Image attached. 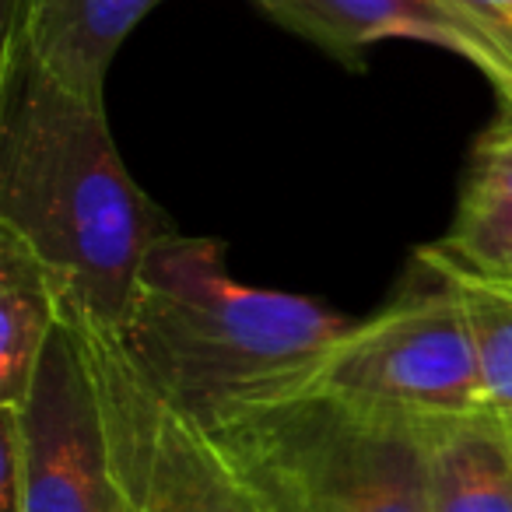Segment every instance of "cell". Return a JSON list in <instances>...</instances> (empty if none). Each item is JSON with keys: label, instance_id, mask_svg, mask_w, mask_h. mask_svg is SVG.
<instances>
[{"label": "cell", "instance_id": "13", "mask_svg": "<svg viewBox=\"0 0 512 512\" xmlns=\"http://www.w3.org/2000/svg\"><path fill=\"white\" fill-rule=\"evenodd\" d=\"M442 8L481 43L495 67V88L512 109V0H439Z\"/></svg>", "mask_w": 512, "mask_h": 512}, {"label": "cell", "instance_id": "7", "mask_svg": "<svg viewBox=\"0 0 512 512\" xmlns=\"http://www.w3.org/2000/svg\"><path fill=\"white\" fill-rule=\"evenodd\" d=\"M162 0H4V50L25 53L92 106H106V74L130 32Z\"/></svg>", "mask_w": 512, "mask_h": 512}, {"label": "cell", "instance_id": "1", "mask_svg": "<svg viewBox=\"0 0 512 512\" xmlns=\"http://www.w3.org/2000/svg\"><path fill=\"white\" fill-rule=\"evenodd\" d=\"M0 225L50 267L64 316L123 334L148 249L169 232L130 179L106 106L32 57H0Z\"/></svg>", "mask_w": 512, "mask_h": 512}, {"label": "cell", "instance_id": "5", "mask_svg": "<svg viewBox=\"0 0 512 512\" xmlns=\"http://www.w3.org/2000/svg\"><path fill=\"white\" fill-rule=\"evenodd\" d=\"M74 323L95 351L134 512H271L232 446L176 411L148 383L120 334Z\"/></svg>", "mask_w": 512, "mask_h": 512}, {"label": "cell", "instance_id": "9", "mask_svg": "<svg viewBox=\"0 0 512 512\" xmlns=\"http://www.w3.org/2000/svg\"><path fill=\"white\" fill-rule=\"evenodd\" d=\"M425 249L481 278H512V109L481 134L453 228Z\"/></svg>", "mask_w": 512, "mask_h": 512}, {"label": "cell", "instance_id": "12", "mask_svg": "<svg viewBox=\"0 0 512 512\" xmlns=\"http://www.w3.org/2000/svg\"><path fill=\"white\" fill-rule=\"evenodd\" d=\"M418 260L432 274H439L460 299L470 337H474L484 404L491 414L512 425V288L495 278H481V274L446 264L428 249H421Z\"/></svg>", "mask_w": 512, "mask_h": 512}, {"label": "cell", "instance_id": "8", "mask_svg": "<svg viewBox=\"0 0 512 512\" xmlns=\"http://www.w3.org/2000/svg\"><path fill=\"white\" fill-rule=\"evenodd\" d=\"M253 4H260L288 32L320 46L348 67H358V57L376 43L411 39L456 53L488 81H495L488 53L439 0H253Z\"/></svg>", "mask_w": 512, "mask_h": 512}, {"label": "cell", "instance_id": "2", "mask_svg": "<svg viewBox=\"0 0 512 512\" xmlns=\"http://www.w3.org/2000/svg\"><path fill=\"white\" fill-rule=\"evenodd\" d=\"M351 327L313 299L242 285L221 242L169 228L144 256L120 337L176 411L221 435L302 397Z\"/></svg>", "mask_w": 512, "mask_h": 512}, {"label": "cell", "instance_id": "4", "mask_svg": "<svg viewBox=\"0 0 512 512\" xmlns=\"http://www.w3.org/2000/svg\"><path fill=\"white\" fill-rule=\"evenodd\" d=\"M432 278L435 288L355 320L306 393L418 428L488 411L463 306L439 274Z\"/></svg>", "mask_w": 512, "mask_h": 512}, {"label": "cell", "instance_id": "11", "mask_svg": "<svg viewBox=\"0 0 512 512\" xmlns=\"http://www.w3.org/2000/svg\"><path fill=\"white\" fill-rule=\"evenodd\" d=\"M432 512H512V428L498 414L425 428Z\"/></svg>", "mask_w": 512, "mask_h": 512}, {"label": "cell", "instance_id": "6", "mask_svg": "<svg viewBox=\"0 0 512 512\" xmlns=\"http://www.w3.org/2000/svg\"><path fill=\"white\" fill-rule=\"evenodd\" d=\"M15 407L25 512H134L95 351L74 320L64 316Z\"/></svg>", "mask_w": 512, "mask_h": 512}, {"label": "cell", "instance_id": "16", "mask_svg": "<svg viewBox=\"0 0 512 512\" xmlns=\"http://www.w3.org/2000/svg\"><path fill=\"white\" fill-rule=\"evenodd\" d=\"M505 425H509V421H505ZM509 428H512V425H509Z\"/></svg>", "mask_w": 512, "mask_h": 512}, {"label": "cell", "instance_id": "14", "mask_svg": "<svg viewBox=\"0 0 512 512\" xmlns=\"http://www.w3.org/2000/svg\"><path fill=\"white\" fill-rule=\"evenodd\" d=\"M271 512H295V509H285V505H274L271 502Z\"/></svg>", "mask_w": 512, "mask_h": 512}, {"label": "cell", "instance_id": "3", "mask_svg": "<svg viewBox=\"0 0 512 512\" xmlns=\"http://www.w3.org/2000/svg\"><path fill=\"white\" fill-rule=\"evenodd\" d=\"M267 502L295 512H432L425 428L302 393L221 432Z\"/></svg>", "mask_w": 512, "mask_h": 512}, {"label": "cell", "instance_id": "10", "mask_svg": "<svg viewBox=\"0 0 512 512\" xmlns=\"http://www.w3.org/2000/svg\"><path fill=\"white\" fill-rule=\"evenodd\" d=\"M64 323V295L50 267L0 225V404H25L39 362Z\"/></svg>", "mask_w": 512, "mask_h": 512}, {"label": "cell", "instance_id": "15", "mask_svg": "<svg viewBox=\"0 0 512 512\" xmlns=\"http://www.w3.org/2000/svg\"><path fill=\"white\" fill-rule=\"evenodd\" d=\"M502 285H509V288H512V278H505V281H502Z\"/></svg>", "mask_w": 512, "mask_h": 512}]
</instances>
